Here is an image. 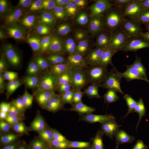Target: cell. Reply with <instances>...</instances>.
<instances>
[{"mask_svg":"<svg viewBox=\"0 0 149 149\" xmlns=\"http://www.w3.org/2000/svg\"><path fill=\"white\" fill-rule=\"evenodd\" d=\"M104 107L107 115V128L111 136L122 135L133 126L131 113L126 104L106 102Z\"/></svg>","mask_w":149,"mask_h":149,"instance_id":"obj_1","label":"cell"},{"mask_svg":"<svg viewBox=\"0 0 149 149\" xmlns=\"http://www.w3.org/2000/svg\"><path fill=\"white\" fill-rule=\"evenodd\" d=\"M87 116L72 109L61 117L57 128V135H74L82 137L86 134Z\"/></svg>","mask_w":149,"mask_h":149,"instance_id":"obj_2","label":"cell"},{"mask_svg":"<svg viewBox=\"0 0 149 149\" xmlns=\"http://www.w3.org/2000/svg\"><path fill=\"white\" fill-rule=\"evenodd\" d=\"M100 95L106 102L111 103L126 104L133 98L128 86L113 78L102 83Z\"/></svg>","mask_w":149,"mask_h":149,"instance_id":"obj_3","label":"cell"},{"mask_svg":"<svg viewBox=\"0 0 149 149\" xmlns=\"http://www.w3.org/2000/svg\"><path fill=\"white\" fill-rule=\"evenodd\" d=\"M6 82L12 93L18 98L27 100L31 94V87L18 68L8 67L5 72Z\"/></svg>","mask_w":149,"mask_h":149,"instance_id":"obj_4","label":"cell"},{"mask_svg":"<svg viewBox=\"0 0 149 149\" xmlns=\"http://www.w3.org/2000/svg\"><path fill=\"white\" fill-rule=\"evenodd\" d=\"M71 76L75 81L83 80L93 81L96 79L97 77L96 67L90 56L85 53L77 54V61Z\"/></svg>","mask_w":149,"mask_h":149,"instance_id":"obj_5","label":"cell"},{"mask_svg":"<svg viewBox=\"0 0 149 149\" xmlns=\"http://www.w3.org/2000/svg\"><path fill=\"white\" fill-rule=\"evenodd\" d=\"M130 110L133 126L149 125V97L134 98L126 104Z\"/></svg>","mask_w":149,"mask_h":149,"instance_id":"obj_6","label":"cell"},{"mask_svg":"<svg viewBox=\"0 0 149 149\" xmlns=\"http://www.w3.org/2000/svg\"><path fill=\"white\" fill-rule=\"evenodd\" d=\"M106 103L100 95L88 96L75 99L72 108L80 113L88 116L103 107Z\"/></svg>","mask_w":149,"mask_h":149,"instance_id":"obj_7","label":"cell"},{"mask_svg":"<svg viewBox=\"0 0 149 149\" xmlns=\"http://www.w3.org/2000/svg\"><path fill=\"white\" fill-rule=\"evenodd\" d=\"M34 21L32 13H24L19 15L9 25L6 36L9 38H16L21 36L28 30Z\"/></svg>","mask_w":149,"mask_h":149,"instance_id":"obj_8","label":"cell"},{"mask_svg":"<svg viewBox=\"0 0 149 149\" xmlns=\"http://www.w3.org/2000/svg\"><path fill=\"white\" fill-rule=\"evenodd\" d=\"M128 87L134 98L148 97L149 72L137 74L129 83Z\"/></svg>","mask_w":149,"mask_h":149,"instance_id":"obj_9","label":"cell"},{"mask_svg":"<svg viewBox=\"0 0 149 149\" xmlns=\"http://www.w3.org/2000/svg\"><path fill=\"white\" fill-rule=\"evenodd\" d=\"M35 45L27 40L12 41L10 49L14 54L25 59H32L37 57V48Z\"/></svg>","mask_w":149,"mask_h":149,"instance_id":"obj_10","label":"cell"},{"mask_svg":"<svg viewBox=\"0 0 149 149\" xmlns=\"http://www.w3.org/2000/svg\"><path fill=\"white\" fill-rule=\"evenodd\" d=\"M75 99L88 96L100 95V88L91 80H83L75 81L69 87Z\"/></svg>","mask_w":149,"mask_h":149,"instance_id":"obj_11","label":"cell"},{"mask_svg":"<svg viewBox=\"0 0 149 149\" xmlns=\"http://www.w3.org/2000/svg\"><path fill=\"white\" fill-rule=\"evenodd\" d=\"M149 131V125L136 127L132 129L130 133L126 134L125 141L130 143L134 148L140 147L149 148L148 137Z\"/></svg>","mask_w":149,"mask_h":149,"instance_id":"obj_12","label":"cell"},{"mask_svg":"<svg viewBox=\"0 0 149 149\" xmlns=\"http://www.w3.org/2000/svg\"><path fill=\"white\" fill-rule=\"evenodd\" d=\"M136 75L133 61L130 58L118 63L115 68L112 78L126 85Z\"/></svg>","mask_w":149,"mask_h":149,"instance_id":"obj_13","label":"cell"},{"mask_svg":"<svg viewBox=\"0 0 149 149\" xmlns=\"http://www.w3.org/2000/svg\"><path fill=\"white\" fill-rule=\"evenodd\" d=\"M133 45L140 54L149 49V23L139 25L133 38Z\"/></svg>","mask_w":149,"mask_h":149,"instance_id":"obj_14","label":"cell"},{"mask_svg":"<svg viewBox=\"0 0 149 149\" xmlns=\"http://www.w3.org/2000/svg\"><path fill=\"white\" fill-rule=\"evenodd\" d=\"M84 141L82 137L68 135H57L52 140L53 149H75Z\"/></svg>","mask_w":149,"mask_h":149,"instance_id":"obj_15","label":"cell"},{"mask_svg":"<svg viewBox=\"0 0 149 149\" xmlns=\"http://www.w3.org/2000/svg\"><path fill=\"white\" fill-rule=\"evenodd\" d=\"M59 32L61 36L70 39H77L82 35L83 29L79 21L75 19L70 17L62 21Z\"/></svg>","mask_w":149,"mask_h":149,"instance_id":"obj_16","label":"cell"},{"mask_svg":"<svg viewBox=\"0 0 149 149\" xmlns=\"http://www.w3.org/2000/svg\"><path fill=\"white\" fill-rule=\"evenodd\" d=\"M61 117L55 113H43L38 116L36 119V124L42 132L50 133L56 130Z\"/></svg>","mask_w":149,"mask_h":149,"instance_id":"obj_17","label":"cell"},{"mask_svg":"<svg viewBox=\"0 0 149 149\" xmlns=\"http://www.w3.org/2000/svg\"><path fill=\"white\" fill-rule=\"evenodd\" d=\"M62 58L58 56L49 54L40 58V62L52 78L62 76Z\"/></svg>","mask_w":149,"mask_h":149,"instance_id":"obj_18","label":"cell"},{"mask_svg":"<svg viewBox=\"0 0 149 149\" xmlns=\"http://www.w3.org/2000/svg\"><path fill=\"white\" fill-rule=\"evenodd\" d=\"M34 124L31 120L24 119L18 122H13L10 130V145L11 148L27 131L33 127Z\"/></svg>","mask_w":149,"mask_h":149,"instance_id":"obj_19","label":"cell"},{"mask_svg":"<svg viewBox=\"0 0 149 149\" xmlns=\"http://www.w3.org/2000/svg\"><path fill=\"white\" fill-rule=\"evenodd\" d=\"M96 12L100 24L104 25H109L113 23L117 16L116 10L107 1Z\"/></svg>","mask_w":149,"mask_h":149,"instance_id":"obj_20","label":"cell"},{"mask_svg":"<svg viewBox=\"0 0 149 149\" xmlns=\"http://www.w3.org/2000/svg\"><path fill=\"white\" fill-rule=\"evenodd\" d=\"M52 92L58 100L61 106L73 103L75 100V97L69 88L61 84L54 86Z\"/></svg>","mask_w":149,"mask_h":149,"instance_id":"obj_21","label":"cell"},{"mask_svg":"<svg viewBox=\"0 0 149 149\" xmlns=\"http://www.w3.org/2000/svg\"><path fill=\"white\" fill-rule=\"evenodd\" d=\"M54 30V25L51 22H44L36 26L31 32L34 38L41 42H46L50 39Z\"/></svg>","mask_w":149,"mask_h":149,"instance_id":"obj_22","label":"cell"},{"mask_svg":"<svg viewBox=\"0 0 149 149\" xmlns=\"http://www.w3.org/2000/svg\"><path fill=\"white\" fill-rule=\"evenodd\" d=\"M79 15L80 22L88 29H96L101 24L96 11L84 9Z\"/></svg>","mask_w":149,"mask_h":149,"instance_id":"obj_23","label":"cell"},{"mask_svg":"<svg viewBox=\"0 0 149 149\" xmlns=\"http://www.w3.org/2000/svg\"><path fill=\"white\" fill-rule=\"evenodd\" d=\"M61 106L58 100L52 92H47L43 96L40 109L43 113H54Z\"/></svg>","mask_w":149,"mask_h":149,"instance_id":"obj_24","label":"cell"},{"mask_svg":"<svg viewBox=\"0 0 149 149\" xmlns=\"http://www.w3.org/2000/svg\"><path fill=\"white\" fill-rule=\"evenodd\" d=\"M107 115L104 106L99 109L87 116L86 131L89 128L98 125H107Z\"/></svg>","mask_w":149,"mask_h":149,"instance_id":"obj_25","label":"cell"},{"mask_svg":"<svg viewBox=\"0 0 149 149\" xmlns=\"http://www.w3.org/2000/svg\"><path fill=\"white\" fill-rule=\"evenodd\" d=\"M86 47L91 53L95 54L103 50L107 45L106 39L102 35L89 37L86 41Z\"/></svg>","mask_w":149,"mask_h":149,"instance_id":"obj_26","label":"cell"},{"mask_svg":"<svg viewBox=\"0 0 149 149\" xmlns=\"http://www.w3.org/2000/svg\"><path fill=\"white\" fill-rule=\"evenodd\" d=\"M77 54L76 53L69 54L62 58V76L63 79H66L71 75L75 64Z\"/></svg>","mask_w":149,"mask_h":149,"instance_id":"obj_27","label":"cell"},{"mask_svg":"<svg viewBox=\"0 0 149 149\" xmlns=\"http://www.w3.org/2000/svg\"><path fill=\"white\" fill-rule=\"evenodd\" d=\"M85 9L83 1L79 0L64 1V6L59 14H63L67 15L80 14Z\"/></svg>","mask_w":149,"mask_h":149,"instance_id":"obj_28","label":"cell"},{"mask_svg":"<svg viewBox=\"0 0 149 149\" xmlns=\"http://www.w3.org/2000/svg\"><path fill=\"white\" fill-rule=\"evenodd\" d=\"M111 53L113 59L119 63L130 58L131 51L128 46L115 45L112 47Z\"/></svg>","mask_w":149,"mask_h":149,"instance_id":"obj_29","label":"cell"},{"mask_svg":"<svg viewBox=\"0 0 149 149\" xmlns=\"http://www.w3.org/2000/svg\"><path fill=\"white\" fill-rule=\"evenodd\" d=\"M136 24L139 25L149 23V0L146 1L135 11Z\"/></svg>","mask_w":149,"mask_h":149,"instance_id":"obj_30","label":"cell"},{"mask_svg":"<svg viewBox=\"0 0 149 149\" xmlns=\"http://www.w3.org/2000/svg\"><path fill=\"white\" fill-rule=\"evenodd\" d=\"M5 113L8 119L14 122L24 120L27 115L26 109L16 107H8L6 109Z\"/></svg>","mask_w":149,"mask_h":149,"instance_id":"obj_31","label":"cell"},{"mask_svg":"<svg viewBox=\"0 0 149 149\" xmlns=\"http://www.w3.org/2000/svg\"><path fill=\"white\" fill-rule=\"evenodd\" d=\"M133 31V27L130 21L124 19L119 22L115 27L114 32L118 37L125 38L129 37Z\"/></svg>","mask_w":149,"mask_h":149,"instance_id":"obj_32","label":"cell"},{"mask_svg":"<svg viewBox=\"0 0 149 149\" xmlns=\"http://www.w3.org/2000/svg\"><path fill=\"white\" fill-rule=\"evenodd\" d=\"M55 47L59 52H67L74 50L75 45L72 40L70 38L63 36L58 37L54 43Z\"/></svg>","mask_w":149,"mask_h":149,"instance_id":"obj_33","label":"cell"},{"mask_svg":"<svg viewBox=\"0 0 149 149\" xmlns=\"http://www.w3.org/2000/svg\"><path fill=\"white\" fill-rule=\"evenodd\" d=\"M109 133L107 125H98L89 128L86 131L89 141H92L102 137Z\"/></svg>","mask_w":149,"mask_h":149,"instance_id":"obj_34","label":"cell"},{"mask_svg":"<svg viewBox=\"0 0 149 149\" xmlns=\"http://www.w3.org/2000/svg\"><path fill=\"white\" fill-rule=\"evenodd\" d=\"M64 1L55 0L48 3L45 10L44 15L47 17L59 15L64 6Z\"/></svg>","mask_w":149,"mask_h":149,"instance_id":"obj_35","label":"cell"},{"mask_svg":"<svg viewBox=\"0 0 149 149\" xmlns=\"http://www.w3.org/2000/svg\"><path fill=\"white\" fill-rule=\"evenodd\" d=\"M111 138V136L108 133L90 143L93 149H109Z\"/></svg>","mask_w":149,"mask_h":149,"instance_id":"obj_36","label":"cell"},{"mask_svg":"<svg viewBox=\"0 0 149 149\" xmlns=\"http://www.w3.org/2000/svg\"><path fill=\"white\" fill-rule=\"evenodd\" d=\"M13 5L9 0L0 1V18L3 20L8 17L11 13Z\"/></svg>","mask_w":149,"mask_h":149,"instance_id":"obj_37","label":"cell"},{"mask_svg":"<svg viewBox=\"0 0 149 149\" xmlns=\"http://www.w3.org/2000/svg\"><path fill=\"white\" fill-rule=\"evenodd\" d=\"M115 67L112 63L111 61L108 57H104L98 61L96 66V73L105 70L114 71Z\"/></svg>","mask_w":149,"mask_h":149,"instance_id":"obj_38","label":"cell"},{"mask_svg":"<svg viewBox=\"0 0 149 149\" xmlns=\"http://www.w3.org/2000/svg\"><path fill=\"white\" fill-rule=\"evenodd\" d=\"M107 1L117 12H125L128 10L131 2L128 0H109Z\"/></svg>","mask_w":149,"mask_h":149,"instance_id":"obj_39","label":"cell"},{"mask_svg":"<svg viewBox=\"0 0 149 149\" xmlns=\"http://www.w3.org/2000/svg\"><path fill=\"white\" fill-rule=\"evenodd\" d=\"M48 3L47 0H29L28 6L32 10L39 12L45 9Z\"/></svg>","mask_w":149,"mask_h":149,"instance_id":"obj_40","label":"cell"},{"mask_svg":"<svg viewBox=\"0 0 149 149\" xmlns=\"http://www.w3.org/2000/svg\"><path fill=\"white\" fill-rule=\"evenodd\" d=\"M125 142V138L122 135L111 136L109 149H123Z\"/></svg>","mask_w":149,"mask_h":149,"instance_id":"obj_41","label":"cell"},{"mask_svg":"<svg viewBox=\"0 0 149 149\" xmlns=\"http://www.w3.org/2000/svg\"><path fill=\"white\" fill-rule=\"evenodd\" d=\"M85 9L97 11L106 2L104 0H84L83 1Z\"/></svg>","mask_w":149,"mask_h":149,"instance_id":"obj_42","label":"cell"},{"mask_svg":"<svg viewBox=\"0 0 149 149\" xmlns=\"http://www.w3.org/2000/svg\"><path fill=\"white\" fill-rule=\"evenodd\" d=\"M10 97L5 86H3L0 90V109H4L8 107Z\"/></svg>","mask_w":149,"mask_h":149,"instance_id":"obj_43","label":"cell"},{"mask_svg":"<svg viewBox=\"0 0 149 149\" xmlns=\"http://www.w3.org/2000/svg\"><path fill=\"white\" fill-rule=\"evenodd\" d=\"M7 120L8 119L6 115L5 111L4 109L0 110V134L1 139L4 138L7 132Z\"/></svg>","mask_w":149,"mask_h":149,"instance_id":"obj_44","label":"cell"},{"mask_svg":"<svg viewBox=\"0 0 149 149\" xmlns=\"http://www.w3.org/2000/svg\"><path fill=\"white\" fill-rule=\"evenodd\" d=\"M33 149H50V143L43 140L40 134H38L37 139L32 145Z\"/></svg>","mask_w":149,"mask_h":149,"instance_id":"obj_45","label":"cell"},{"mask_svg":"<svg viewBox=\"0 0 149 149\" xmlns=\"http://www.w3.org/2000/svg\"><path fill=\"white\" fill-rule=\"evenodd\" d=\"M143 69L144 72H149V49L147 51L145 56L143 63Z\"/></svg>","mask_w":149,"mask_h":149,"instance_id":"obj_46","label":"cell"},{"mask_svg":"<svg viewBox=\"0 0 149 149\" xmlns=\"http://www.w3.org/2000/svg\"><path fill=\"white\" fill-rule=\"evenodd\" d=\"M75 149H93L91 143L84 141Z\"/></svg>","mask_w":149,"mask_h":149,"instance_id":"obj_47","label":"cell"},{"mask_svg":"<svg viewBox=\"0 0 149 149\" xmlns=\"http://www.w3.org/2000/svg\"><path fill=\"white\" fill-rule=\"evenodd\" d=\"M8 56V53L5 48L1 44L0 47V58L1 59L5 58Z\"/></svg>","mask_w":149,"mask_h":149,"instance_id":"obj_48","label":"cell"},{"mask_svg":"<svg viewBox=\"0 0 149 149\" xmlns=\"http://www.w3.org/2000/svg\"><path fill=\"white\" fill-rule=\"evenodd\" d=\"M23 149H33V148L32 146H28Z\"/></svg>","mask_w":149,"mask_h":149,"instance_id":"obj_49","label":"cell"},{"mask_svg":"<svg viewBox=\"0 0 149 149\" xmlns=\"http://www.w3.org/2000/svg\"><path fill=\"white\" fill-rule=\"evenodd\" d=\"M148 97H149V96H148Z\"/></svg>","mask_w":149,"mask_h":149,"instance_id":"obj_50","label":"cell"}]
</instances>
